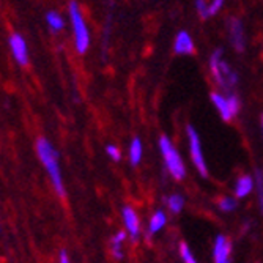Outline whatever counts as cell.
Here are the masks:
<instances>
[{"instance_id":"obj_26","label":"cell","mask_w":263,"mask_h":263,"mask_svg":"<svg viewBox=\"0 0 263 263\" xmlns=\"http://www.w3.org/2000/svg\"><path fill=\"white\" fill-rule=\"evenodd\" d=\"M227 263H230V261H227Z\"/></svg>"},{"instance_id":"obj_10","label":"cell","mask_w":263,"mask_h":263,"mask_svg":"<svg viewBox=\"0 0 263 263\" xmlns=\"http://www.w3.org/2000/svg\"><path fill=\"white\" fill-rule=\"evenodd\" d=\"M10 47L11 52L19 65H27L29 63V49H27V43L19 33H11L10 35Z\"/></svg>"},{"instance_id":"obj_2","label":"cell","mask_w":263,"mask_h":263,"mask_svg":"<svg viewBox=\"0 0 263 263\" xmlns=\"http://www.w3.org/2000/svg\"><path fill=\"white\" fill-rule=\"evenodd\" d=\"M208 68H210V74L213 82L216 84L218 88L222 91H232L238 82H240V76H238L236 71L229 65V62L224 59L222 49L213 51L208 60Z\"/></svg>"},{"instance_id":"obj_12","label":"cell","mask_w":263,"mask_h":263,"mask_svg":"<svg viewBox=\"0 0 263 263\" xmlns=\"http://www.w3.org/2000/svg\"><path fill=\"white\" fill-rule=\"evenodd\" d=\"M255 189V180L251 175H241L235 181V197L245 199L251 196V193Z\"/></svg>"},{"instance_id":"obj_1","label":"cell","mask_w":263,"mask_h":263,"mask_svg":"<svg viewBox=\"0 0 263 263\" xmlns=\"http://www.w3.org/2000/svg\"><path fill=\"white\" fill-rule=\"evenodd\" d=\"M35 148H36V155H38L40 161L43 162L47 175L51 178L54 189L57 191V194L60 197H65L66 191H65V184H63L62 172H60V165H59V152L54 148L52 143L44 137H40L36 140Z\"/></svg>"},{"instance_id":"obj_21","label":"cell","mask_w":263,"mask_h":263,"mask_svg":"<svg viewBox=\"0 0 263 263\" xmlns=\"http://www.w3.org/2000/svg\"><path fill=\"white\" fill-rule=\"evenodd\" d=\"M194 7L196 11L199 13V16L202 19H208V0H194Z\"/></svg>"},{"instance_id":"obj_23","label":"cell","mask_w":263,"mask_h":263,"mask_svg":"<svg viewBox=\"0 0 263 263\" xmlns=\"http://www.w3.org/2000/svg\"><path fill=\"white\" fill-rule=\"evenodd\" d=\"M59 260H60V263H69V258H68V255H66V252H65V251H60V257H59Z\"/></svg>"},{"instance_id":"obj_17","label":"cell","mask_w":263,"mask_h":263,"mask_svg":"<svg viewBox=\"0 0 263 263\" xmlns=\"http://www.w3.org/2000/svg\"><path fill=\"white\" fill-rule=\"evenodd\" d=\"M46 22H47V26H49V29L52 32H60L65 27L63 17L59 13H55V11H49V13L46 14Z\"/></svg>"},{"instance_id":"obj_4","label":"cell","mask_w":263,"mask_h":263,"mask_svg":"<svg viewBox=\"0 0 263 263\" xmlns=\"http://www.w3.org/2000/svg\"><path fill=\"white\" fill-rule=\"evenodd\" d=\"M159 152L162 155V159L165 162V169L175 180H183L186 177V165L184 161L177 150V147L172 143L169 136L159 137Z\"/></svg>"},{"instance_id":"obj_9","label":"cell","mask_w":263,"mask_h":263,"mask_svg":"<svg viewBox=\"0 0 263 263\" xmlns=\"http://www.w3.org/2000/svg\"><path fill=\"white\" fill-rule=\"evenodd\" d=\"M174 52L177 55H193L196 52V43L187 30H180L174 40Z\"/></svg>"},{"instance_id":"obj_16","label":"cell","mask_w":263,"mask_h":263,"mask_svg":"<svg viewBox=\"0 0 263 263\" xmlns=\"http://www.w3.org/2000/svg\"><path fill=\"white\" fill-rule=\"evenodd\" d=\"M165 203H167V208H169L171 213L178 214L184 208V197L181 194H171L169 197H167Z\"/></svg>"},{"instance_id":"obj_7","label":"cell","mask_w":263,"mask_h":263,"mask_svg":"<svg viewBox=\"0 0 263 263\" xmlns=\"http://www.w3.org/2000/svg\"><path fill=\"white\" fill-rule=\"evenodd\" d=\"M227 35L232 47L236 52H245L246 49V32H245V24L240 17H229L227 21Z\"/></svg>"},{"instance_id":"obj_15","label":"cell","mask_w":263,"mask_h":263,"mask_svg":"<svg viewBox=\"0 0 263 263\" xmlns=\"http://www.w3.org/2000/svg\"><path fill=\"white\" fill-rule=\"evenodd\" d=\"M143 156V145H142V140L139 137H134L129 143V148H128V158L129 162L133 165H139Z\"/></svg>"},{"instance_id":"obj_3","label":"cell","mask_w":263,"mask_h":263,"mask_svg":"<svg viewBox=\"0 0 263 263\" xmlns=\"http://www.w3.org/2000/svg\"><path fill=\"white\" fill-rule=\"evenodd\" d=\"M68 13H69L71 29H73V36H74V47L79 54H85L90 47V32L84 19V14L74 0L69 2Z\"/></svg>"},{"instance_id":"obj_25","label":"cell","mask_w":263,"mask_h":263,"mask_svg":"<svg viewBox=\"0 0 263 263\" xmlns=\"http://www.w3.org/2000/svg\"><path fill=\"white\" fill-rule=\"evenodd\" d=\"M261 202H263V197H261Z\"/></svg>"},{"instance_id":"obj_20","label":"cell","mask_w":263,"mask_h":263,"mask_svg":"<svg viewBox=\"0 0 263 263\" xmlns=\"http://www.w3.org/2000/svg\"><path fill=\"white\" fill-rule=\"evenodd\" d=\"M224 5H226V0H210V2H208V16L213 17V16H216L218 13H221Z\"/></svg>"},{"instance_id":"obj_11","label":"cell","mask_w":263,"mask_h":263,"mask_svg":"<svg viewBox=\"0 0 263 263\" xmlns=\"http://www.w3.org/2000/svg\"><path fill=\"white\" fill-rule=\"evenodd\" d=\"M232 245L224 235H219L213 245V260L214 263H227L230 261Z\"/></svg>"},{"instance_id":"obj_14","label":"cell","mask_w":263,"mask_h":263,"mask_svg":"<svg viewBox=\"0 0 263 263\" xmlns=\"http://www.w3.org/2000/svg\"><path fill=\"white\" fill-rule=\"evenodd\" d=\"M167 224V214L162 210H158L153 213V216L150 218L148 222V235H155L158 232H161Z\"/></svg>"},{"instance_id":"obj_6","label":"cell","mask_w":263,"mask_h":263,"mask_svg":"<svg viewBox=\"0 0 263 263\" xmlns=\"http://www.w3.org/2000/svg\"><path fill=\"white\" fill-rule=\"evenodd\" d=\"M186 136H187V147H189L191 159H193L197 172L202 177H206L208 175V167H206V161H205V156H203L200 136H199V133L196 131V128L193 125L186 126Z\"/></svg>"},{"instance_id":"obj_18","label":"cell","mask_w":263,"mask_h":263,"mask_svg":"<svg viewBox=\"0 0 263 263\" xmlns=\"http://www.w3.org/2000/svg\"><path fill=\"white\" fill-rule=\"evenodd\" d=\"M218 205H219L221 211H224V213H232V211L236 210L238 202H236V197H229V196H226V197H221V199H219Z\"/></svg>"},{"instance_id":"obj_19","label":"cell","mask_w":263,"mask_h":263,"mask_svg":"<svg viewBox=\"0 0 263 263\" xmlns=\"http://www.w3.org/2000/svg\"><path fill=\"white\" fill-rule=\"evenodd\" d=\"M178 251H180V257H181V260H183L184 263H197L194 254L191 252V248H189L186 243H181L180 248H178Z\"/></svg>"},{"instance_id":"obj_22","label":"cell","mask_w":263,"mask_h":263,"mask_svg":"<svg viewBox=\"0 0 263 263\" xmlns=\"http://www.w3.org/2000/svg\"><path fill=\"white\" fill-rule=\"evenodd\" d=\"M106 153H107V156L112 159V161H115V162H118L122 159V150L118 148L117 145H107L106 147Z\"/></svg>"},{"instance_id":"obj_8","label":"cell","mask_w":263,"mask_h":263,"mask_svg":"<svg viewBox=\"0 0 263 263\" xmlns=\"http://www.w3.org/2000/svg\"><path fill=\"white\" fill-rule=\"evenodd\" d=\"M122 218H123V226H125L128 236L136 241L140 235V218H139L137 211L133 206L125 205L122 210Z\"/></svg>"},{"instance_id":"obj_13","label":"cell","mask_w":263,"mask_h":263,"mask_svg":"<svg viewBox=\"0 0 263 263\" xmlns=\"http://www.w3.org/2000/svg\"><path fill=\"white\" fill-rule=\"evenodd\" d=\"M128 238L126 230H118L112 238H110V252L112 257L117 260H122L123 258V243Z\"/></svg>"},{"instance_id":"obj_24","label":"cell","mask_w":263,"mask_h":263,"mask_svg":"<svg viewBox=\"0 0 263 263\" xmlns=\"http://www.w3.org/2000/svg\"><path fill=\"white\" fill-rule=\"evenodd\" d=\"M260 126H261V134H263V115H261V118H260Z\"/></svg>"},{"instance_id":"obj_5","label":"cell","mask_w":263,"mask_h":263,"mask_svg":"<svg viewBox=\"0 0 263 263\" xmlns=\"http://www.w3.org/2000/svg\"><path fill=\"white\" fill-rule=\"evenodd\" d=\"M210 100L224 122H232L233 118L240 114L241 101H240V97L233 91H227V93L213 91L210 95Z\"/></svg>"}]
</instances>
